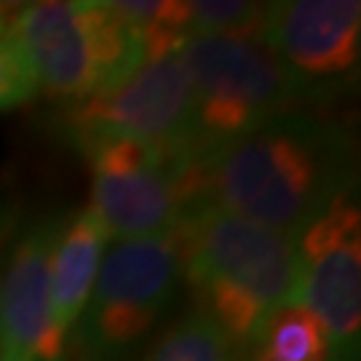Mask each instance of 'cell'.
I'll return each instance as SVG.
<instances>
[{
  "label": "cell",
  "instance_id": "obj_6",
  "mask_svg": "<svg viewBox=\"0 0 361 361\" xmlns=\"http://www.w3.org/2000/svg\"><path fill=\"white\" fill-rule=\"evenodd\" d=\"M91 207L107 241H134L180 228L193 207V158L140 140H102L83 150Z\"/></svg>",
  "mask_w": 361,
  "mask_h": 361
},
{
  "label": "cell",
  "instance_id": "obj_17",
  "mask_svg": "<svg viewBox=\"0 0 361 361\" xmlns=\"http://www.w3.org/2000/svg\"><path fill=\"white\" fill-rule=\"evenodd\" d=\"M246 361H268L265 356H259V353H255V350H249V353H244Z\"/></svg>",
  "mask_w": 361,
  "mask_h": 361
},
{
  "label": "cell",
  "instance_id": "obj_7",
  "mask_svg": "<svg viewBox=\"0 0 361 361\" xmlns=\"http://www.w3.org/2000/svg\"><path fill=\"white\" fill-rule=\"evenodd\" d=\"M62 129L80 153L102 140H140L174 153L198 155L193 89L182 49L147 59L116 89L67 104Z\"/></svg>",
  "mask_w": 361,
  "mask_h": 361
},
{
  "label": "cell",
  "instance_id": "obj_13",
  "mask_svg": "<svg viewBox=\"0 0 361 361\" xmlns=\"http://www.w3.org/2000/svg\"><path fill=\"white\" fill-rule=\"evenodd\" d=\"M142 361H241V350L204 313H185L161 332Z\"/></svg>",
  "mask_w": 361,
  "mask_h": 361
},
{
  "label": "cell",
  "instance_id": "obj_9",
  "mask_svg": "<svg viewBox=\"0 0 361 361\" xmlns=\"http://www.w3.org/2000/svg\"><path fill=\"white\" fill-rule=\"evenodd\" d=\"M262 40L276 54L305 102L332 97L356 78L361 59L359 0L268 3Z\"/></svg>",
  "mask_w": 361,
  "mask_h": 361
},
{
  "label": "cell",
  "instance_id": "obj_5",
  "mask_svg": "<svg viewBox=\"0 0 361 361\" xmlns=\"http://www.w3.org/2000/svg\"><path fill=\"white\" fill-rule=\"evenodd\" d=\"M180 281V228L113 246L99 262L89 302L78 319L83 356L110 361L134 348L174 302Z\"/></svg>",
  "mask_w": 361,
  "mask_h": 361
},
{
  "label": "cell",
  "instance_id": "obj_15",
  "mask_svg": "<svg viewBox=\"0 0 361 361\" xmlns=\"http://www.w3.org/2000/svg\"><path fill=\"white\" fill-rule=\"evenodd\" d=\"M38 94L35 75L27 65L19 43L8 30L0 32V113L30 102Z\"/></svg>",
  "mask_w": 361,
  "mask_h": 361
},
{
  "label": "cell",
  "instance_id": "obj_1",
  "mask_svg": "<svg viewBox=\"0 0 361 361\" xmlns=\"http://www.w3.org/2000/svg\"><path fill=\"white\" fill-rule=\"evenodd\" d=\"M350 140L308 110H292L193 158L195 204L300 235L350 190Z\"/></svg>",
  "mask_w": 361,
  "mask_h": 361
},
{
  "label": "cell",
  "instance_id": "obj_18",
  "mask_svg": "<svg viewBox=\"0 0 361 361\" xmlns=\"http://www.w3.org/2000/svg\"><path fill=\"white\" fill-rule=\"evenodd\" d=\"M62 361H67V356H65V359H62ZM78 361H97V359H91V356H80V359H78Z\"/></svg>",
  "mask_w": 361,
  "mask_h": 361
},
{
  "label": "cell",
  "instance_id": "obj_16",
  "mask_svg": "<svg viewBox=\"0 0 361 361\" xmlns=\"http://www.w3.org/2000/svg\"><path fill=\"white\" fill-rule=\"evenodd\" d=\"M13 11H16L13 3H0V32L8 30V25H11V19H13Z\"/></svg>",
  "mask_w": 361,
  "mask_h": 361
},
{
  "label": "cell",
  "instance_id": "obj_3",
  "mask_svg": "<svg viewBox=\"0 0 361 361\" xmlns=\"http://www.w3.org/2000/svg\"><path fill=\"white\" fill-rule=\"evenodd\" d=\"M8 32L38 91L65 104L121 86L147 62V43L110 0H46L16 6Z\"/></svg>",
  "mask_w": 361,
  "mask_h": 361
},
{
  "label": "cell",
  "instance_id": "obj_2",
  "mask_svg": "<svg viewBox=\"0 0 361 361\" xmlns=\"http://www.w3.org/2000/svg\"><path fill=\"white\" fill-rule=\"evenodd\" d=\"M182 279L204 313L244 353L265 324L292 305L297 238L259 228L209 204H193L180 222Z\"/></svg>",
  "mask_w": 361,
  "mask_h": 361
},
{
  "label": "cell",
  "instance_id": "obj_12",
  "mask_svg": "<svg viewBox=\"0 0 361 361\" xmlns=\"http://www.w3.org/2000/svg\"><path fill=\"white\" fill-rule=\"evenodd\" d=\"M252 350L268 361H332L326 329L310 310L300 305L279 310L265 324Z\"/></svg>",
  "mask_w": 361,
  "mask_h": 361
},
{
  "label": "cell",
  "instance_id": "obj_10",
  "mask_svg": "<svg viewBox=\"0 0 361 361\" xmlns=\"http://www.w3.org/2000/svg\"><path fill=\"white\" fill-rule=\"evenodd\" d=\"M62 219H46L13 244L0 273V361H62L70 337L51 319V252Z\"/></svg>",
  "mask_w": 361,
  "mask_h": 361
},
{
  "label": "cell",
  "instance_id": "obj_4",
  "mask_svg": "<svg viewBox=\"0 0 361 361\" xmlns=\"http://www.w3.org/2000/svg\"><path fill=\"white\" fill-rule=\"evenodd\" d=\"M182 59L193 89L198 153L308 104L259 35H193Z\"/></svg>",
  "mask_w": 361,
  "mask_h": 361
},
{
  "label": "cell",
  "instance_id": "obj_11",
  "mask_svg": "<svg viewBox=\"0 0 361 361\" xmlns=\"http://www.w3.org/2000/svg\"><path fill=\"white\" fill-rule=\"evenodd\" d=\"M104 244L107 235L89 209L59 225L51 252V319L62 335L70 337V329L89 302Z\"/></svg>",
  "mask_w": 361,
  "mask_h": 361
},
{
  "label": "cell",
  "instance_id": "obj_14",
  "mask_svg": "<svg viewBox=\"0 0 361 361\" xmlns=\"http://www.w3.org/2000/svg\"><path fill=\"white\" fill-rule=\"evenodd\" d=\"M268 3L195 0L188 3V38L193 35H259Z\"/></svg>",
  "mask_w": 361,
  "mask_h": 361
},
{
  "label": "cell",
  "instance_id": "obj_8",
  "mask_svg": "<svg viewBox=\"0 0 361 361\" xmlns=\"http://www.w3.org/2000/svg\"><path fill=\"white\" fill-rule=\"evenodd\" d=\"M292 305L310 310L329 335L332 361H356L361 340V212L340 193L297 235Z\"/></svg>",
  "mask_w": 361,
  "mask_h": 361
}]
</instances>
